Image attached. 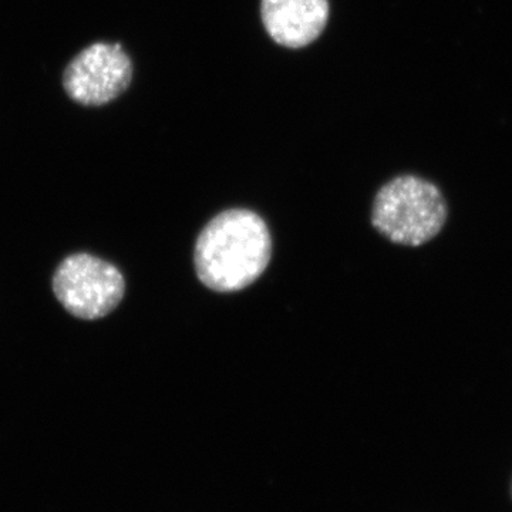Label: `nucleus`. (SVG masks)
I'll list each match as a JSON object with an SVG mask.
<instances>
[{
	"mask_svg": "<svg viewBox=\"0 0 512 512\" xmlns=\"http://www.w3.org/2000/svg\"><path fill=\"white\" fill-rule=\"evenodd\" d=\"M272 238L254 211L228 210L212 218L198 235L194 265L198 279L215 292L242 291L271 262Z\"/></svg>",
	"mask_w": 512,
	"mask_h": 512,
	"instance_id": "1",
	"label": "nucleus"
},
{
	"mask_svg": "<svg viewBox=\"0 0 512 512\" xmlns=\"http://www.w3.org/2000/svg\"><path fill=\"white\" fill-rule=\"evenodd\" d=\"M447 220L439 188L416 175H400L377 192L372 224L384 238L404 247H420L436 238Z\"/></svg>",
	"mask_w": 512,
	"mask_h": 512,
	"instance_id": "2",
	"label": "nucleus"
},
{
	"mask_svg": "<svg viewBox=\"0 0 512 512\" xmlns=\"http://www.w3.org/2000/svg\"><path fill=\"white\" fill-rule=\"evenodd\" d=\"M52 286L60 305L74 318L83 320L109 315L126 292L120 269L86 252L64 258L53 275Z\"/></svg>",
	"mask_w": 512,
	"mask_h": 512,
	"instance_id": "3",
	"label": "nucleus"
},
{
	"mask_svg": "<svg viewBox=\"0 0 512 512\" xmlns=\"http://www.w3.org/2000/svg\"><path fill=\"white\" fill-rule=\"evenodd\" d=\"M134 66L120 43L84 47L64 69L62 84L70 100L83 107L106 106L126 93Z\"/></svg>",
	"mask_w": 512,
	"mask_h": 512,
	"instance_id": "4",
	"label": "nucleus"
},
{
	"mask_svg": "<svg viewBox=\"0 0 512 512\" xmlns=\"http://www.w3.org/2000/svg\"><path fill=\"white\" fill-rule=\"evenodd\" d=\"M329 0H262V22L278 45L298 49L315 42L329 20Z\"/></svg>",
	"mask_w": 512,
	"mask_h": 512,
	"instance_id": "5",
	"label": "nucleus"
}]
</instances>
